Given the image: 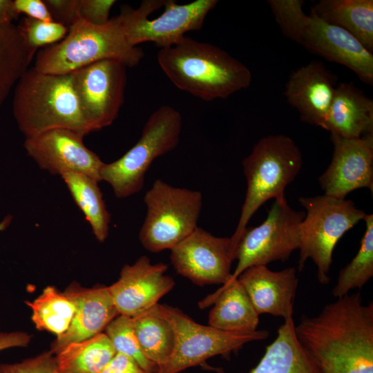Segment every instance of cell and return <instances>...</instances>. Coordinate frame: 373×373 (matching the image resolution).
Segmentation results:
<instances>
[{
	"label": "cell",
	"instance_id": "cell-15",
	"mask_svg": "<svg viewBox=\"0 0 373 373\" xmlns=\"http://www.w3.org/2000/svg\"><path fill=\"white\" fill-rule=\"evenodd\" d=\"M84 135L68 128H55L26 137L24 148L38 166L52 174H84L100 182L104 163L83 142Z\"/></svg>",
	"mask_w": 373,
	"mask_h": 373
},
{
	"label": "cell",
	"instance_id": "cell-3",
	"mask_svg": "<svg viewBox=\"0 0 373 373\" xmlns=\"http://www.w3.org/2000/svg\"><path fill=\"white\" fill-rule=\"evenodd\" d=\"M12 113L26 138L55 128H68L84 135L92 132L83 116L71 73L28 69L15 85Z\"/></svg>",
	"mask_w": 373,
	"mask_h": 373
},
{
	"label": "cell",
	"instance_id": "cell-25",
	"mask_svg": "<svg viewBox=\"0 0 373 373\" xmlns=\"http://www.w3.org/2000/svg\"><path fill=\"white\" fill-rule=\"evenodd\" d=\"M115 354L108 336L101 332L68 345L55 356L60 373H101Z\"/></svg>",
	"mask_w": 373,
	"mask_h": 373
},
{
	"label": "cell",
	"instance_id": "cell-4",
	"mask_svg": "<svg viewBox=\"0 0 373 373\" xmlns=\"http://www.w3.org/2000/svg\"><path fill=\"white\" fill-rule=\"evenodd\" d=\"M143 57L142 50L127 41L118 15L103 25L79 19L61 41L37 53L33 67L41 73L64 75L106 59L133 67Z\"/></svg>",
	"mask_w": 373,
	"mask_h": 373
},
{
	"label": "cell",
	"instance_id": "cell-2",
	"mask_svg": "<svg viewBox=\"0 0 373 373\" xmlns=\"http://www.w3.org/2000/svg\"><path fill=\"white\" fill-rule=\"evenodd\" d=\"M157 59L177 88L204 101L225 99L251 82V73L241 61L218 46L185 36L160 48Z\"/></svg>",
	"mask_w": 373,
	"mask_h": 373
},
{
	"label": "cell",
	"instance_id": "cell-24",
	"mask_svg": "<svg viewBox=\"0 0 373 373\" xmlns=\"http://www.w3.org/2000/svg\"><path fill=\"white\" fill-rule=\"evenodd\" d=\"M310 14L343 29L373 52L372 0H321Z\"/></svg>",
	"mask_w": 373,
	"mask_h": 373
},
{
	"label": "cell",
	"instance_id": "cell-26",
	"mask_svg": "<svg viewBox=\"0 0 373 373\" xmlns=\"http://www.w3.org/2000/svg\"><path fill=\"white\" fill-rule=\"evenodd\" d=\"M73 200L90 223L97 240L104 242L108 237L111 216L98 182L79 173L68 172L61 175Z\"/></svg>",
	"mask_w": 373,
	"mask_h": 373
},
{
	"label": "cell",
	"instance_id": "cell-38",
	"mask_svg": "<svg viewBox=\"0 0 373 373\" xmlns=\"http://www.w3.org/2000/svg\"><path fill=\"white\" fill-rule=\"evenodd\" d=\"M31 336L23 332H0V351L18 347H26L30 343Z\"/></svg>",
	"mask_w": 373,
	"mask_h": 373
},
{
	"label": "cell",
	"instance_id": "cell-36",
	"mask_svg": "<svg viewBox=\"0 0 373 373\" xmlns=\"http://www.w3.org/2000/svg\"><path fill=\"white\" fill-rule=\"evenodd\" d=\"M14 7L17 12L25 14L27 17L46 21H53L44 0H15Z\"/></svg>",
	"mask_w": 373,
	"mask_h": 373
},
{
	"label": "cell",
	"instance_id": "cell-29",
	"mask_svg": "<svg viewBox=\"0 0 373 373\" xmlns=\"http://www.w3.org/2000/svg\"><path fill=\"white\" fill-rule=\"evenodd\" d=\"M26 304L32 310V321L39 330L59 337L69 328L75 312L74 303L53 286L46 287L34 300Z\"/></svg>",
	"mask_w": 373,
	"mask_h": 373
},
{
	"label": "cell",
	"instance_id": "cell-33",
	"mask_svg": "<svg viewBox=\"0 0 373 373\" xmlns=\"http://www.w3.org/2000/svg\"><path fill=\"white\" fill-rule=\"evenodd\" d=\"M0 373H60L50 350L19 363L0 364Z\"/></svg>",
	"mask_w": 373,
	"mask_h": 373
},
{
	"label": "cell",
	"instance_id": "cell-11",
	"mask_svg": "<svg viewBox=\"0 0 373 373\" xmlns=\"http://www.w3.org/2000/svg\"><path fill=\"white\" fill-rule=\"evenodd\" d=\"M155 309L172 327L173 352L156 373H180L217 355L227 356L245 344L268 337L267 330L251 332H224L195 322L178 308L157 303Z\"/></svg>",
	"mask_w": 373,
	"mask_h": 373
},
{
	"label": "cell",
	"instance_id": "cell-1",
	"mask_svg": "<svg viewBox=\"0 0 373 373\" xmlns=\"http://www.w3.org/2000/svg\"><path fill=\"white\" fill-rule=\"evenodd\" d=\"M295 332L322 373H373V303L363 305L360 292L303 316Z\"/></svg>",
	"mask_w": 373,
	"mask_h": 373
},
{
	"label": "cell",
	"instance_id": "cell-39",
	"mask_svg": "<svg viewBox=\"0 0 373 373\" xmlns=\"http://www.w3.org/2000/svg\"><path fill=\"white\" fill-rule=\"evenodd\" d=\"M19 14L15 9L13 1L0 0V29L12 23Z\"/></svg>",
	"mask_w": 373,
	"mask_h": 373
},
{
	"label": "cell",
	"instance_id": "cell-13",
	"mask_svg": "<svg viewBox=\"0 0 373 373\" xmlns=\"http://www.w3.org/2000/svg\"><path fill=\"white\" fill-rule=\"evenodd\" d=\"M126 66L106 59L71 73L83 116L92 131L110 126L124 102Z\"/></svg>",
	"mask_w": 373,
	"mask_h": 373
},
{
	"label": "cell",
	"instance_id": "cell-31",
	"mask_svg": "<svg viewBox=\"0 0 373 373\" xmlns=\"http://www.w3.org/2000/svg\"><path fill=\"white\" fill-rule=\"evenodd\" d=\"M105 331L116 353L131 357L146 372L156 373L157 366L144 356L140 348L131 318L118 315L107 325Z\"/></svg>",
	"mask_w": 373,
	"mask_h": 373
},
{
	"label": "cell",
	"instance_id": "cell-19",
	"mask_svg": "<svg viewBox=\"0 0 373 373\" xmlns=\"http://www.w3.org/2000/svg\"><path fill=\"white\" fill-rule=\"evenodd\" d=\"M64 293L74 303L75 312L68 330L51 345L50 351L55 354L70 343L102 332L119 315L108 287L86 288L75 282Z\"/></svg>",
	"mask_w": 373,
	"mask_h": 373
},
{
	"label": "cell",
	"instance_id": "cell-8",
	"mask_svg": "<svg viewBox=\"0 0 373 373\" xmlns=\"http://www.w3.org/2000/svg\"><path fill=\"white\" fill-rule=\"evenodd\" d=\"M298 202L306 210L300 224L298 269L302 271L307 259L311 258L317 267L318 281L327 284L336 243L347 231L363 220L366 213L350 200L325 194L301 196Z\"/></svg>",
	"mask_w": 373,
	"mask_h": 373
},
{
	"label": "cell",
	"instance_id": "cell-12",
	"mask_svg": "<svg viewBox=\"0 0 373 373\" xmlns=\"http://www.w3.org/2000/svg\"><path fill=\"white\" fill-rule=\"evenodd\" d=\"M305 215L303 211L293 209L285 195L274 199L265 220L245 230L236 250V267L226 284L250 267L288 260L298 249L300 224Z\"/></svg>",
	"mask_w": 373,
	"mask_h": 373
},
{
	"label": "cell",
	"instance_id": "cell-35",
	"mask_svg": "<svg viewBox=\"0 0 373 373\" xmlns=\"http://www.w3.org/2000/svg\"><path fill=\"white\" fill-rule=\"evenodd\" d=\"M114 0H81V19L94 24L103 25L109 21Z\"/></svg>",
	"mask_w": 373,
	"mask_h": 373
},
{
	"label": "cell",
	"instance_id": "cell-10",
	"mask_svg": "<svg viewBox=\"0 0 373 373\" xmlns=\"http://www.w3.org/2000/svg\"><path fill=\"white\" fill-rule=\"evenodd\" d=\"M217 0H195L178 4L173 0H144L135 9L124 6L119 15L133 46L153 42L160 48L177 44L189 31L200 30Z\"/></svg>",
	"mask_w": 373,
	"mask_h": 373
},
{
	"label": "cell",
	"instance_id": "cell-23",
	"mask_svg": "<svg viewBox=\"0 0 373 373\" xmlns=\"http://www.w3.org/2000/svg\"><path fill=\"white\" fill-rule=\"evenodd\" d=\"M249 373H322L317 363L299 342L293 318L285 320L276 338Z\"/></svg>",
	"mask_w": 373,
	"mask_h": 373
},
{
	"label": "cell",
	"instance_id": "cell-9",
	"mask_svg": "<svg viewBox=\"0 0 373 373\" xmlns=\"http://www.w3.org/2000/svg\"><path fill=\"white\" fill-rule=\"evenodd\" d=\"M144 202L146 214L139 240L150 252L171 250L198 227L202 206L199 191L175 187L157 179L146 192Z\"/></svg>",
	"mask_w": 373,
	"mask_h": 373
},
{
	"label": "cell",
	"instance_id": "cell-32",
	"mask_svg": "<svg viewBox=\"0 0 373 373\" xmlns=\"http://www.w3.org/2000/svg\"><path fill=\"white\" fill-rule=\"evenodd\" d=\"M17 26L32 59L39 48L59 42L69 30L68 27L54 21H46L27 17L23 18Z\"/></svg>",
	"mask_w": 373,
	"mask_h": 373
},
{
	"label": "cell",
	"instance_id": "cell-22",
	"mask_svg": "<svg viewBox=\"0 0 373 373\" xmlns=\"http://www.w3.org/2000/svg\"><path fill=\"white\" fill-rule=\"evenodd\" d=\"M214 304L209 314V325L230 332L256 330L259 315L244 287L236 279L222 285L199 303L200 308Z\"/></svg>",
	"mask_w": 373,
	"mask_h": 373
},
{
	"label": "cell",
	"instance_id": "cell-16",
	"mask_svg": "<svg viewBox=\"0 0 373 373\" xmlns=\"http://www.w3.org/2000/svg\"><path fill=\"white\" fill-rule=\"evenodd\" d=\"M334 152L331 162L319 177L324 194L345 199L352 191L367 188L373 191V133L346 139L331 133Z\"/></svg>",
	"mask_w": 373,
	"mask_h": 373
},
{
	"label": "cell",
	"instance_id": "cell-14",
	"mask_svg": "<svg viewBox=\"0 0 373 373\" xmlns=\"http://www.w3.org/2000/svg\"><path fill=\"white\" fill-rule=\"evenodd\" d=\"M235 258L230 238L213 236L199 227L172 248L170 255L175 270L200 286L226 284Z\"/></svg>",
	"mask_w": 373,
	"mask_h": 373
},
{
	"label": "cell",
	"instance_id": "cell-40",
	"mask_svg": "<svg viewBox=\"0 0 373 373\" xmlns=\"http://www.w3.org/2000/svg\"><path fill=\"white\" fill-rule=\"evenodd\" d=\"M11 219L6 216L1 222H0V231L6 229L11 222Z\"/></svg>",
	"mask_w": 373,
	"mask_h": 373
},
{
	"label": "cell",
	"instance_id": "cell-5",
	"mask_svg": "<svg viewBox=\"0 0 373 373\" xmlns=\"http://www.w3.org/2000/svg\"><path fill=\"white\" fill-rule=\"evenodd\" d=\"M283 34L325 59L345 66L373 85V55L343 29L305 14L303 0L267 1Z\"/></svg>",
	"mask_w": 373,
	"mask_h": 373
},
{
	"label": "cell",
	"instance_id": "cell-7",
	"mask_svg": "<svg viewBox=\"0 0 373 373\" xmlns=\"http://www.w3.org/2000/svg\"><path fill=\"white\" fill-rule=\"evenodd\" d=\"M182 126V115L177 109L169 105L156 109L146 120L137 143L118 160L104 163L101 181L108 183L118 198L140 192L152 162L177 147Z\"/></svg>",
	"mask_w": 373,
	"mask_h": 373
},
{
	"label": "cell",
	"instance_id": "cell-18",
	"mask_svg": "<svg viewBox=\"0 0 373 373\" xmlns=\"http://www.w3.org/2000/svg\"><path fill=\"white\" fill-rule=\"evenodd\" d=\"M335 82V76L323 63L313 61L290 74L284 95L303 122L324 128Z\"/></svg>",
	"mask_w": 373,
	"mask_h": 373
},
{
	"label": "cell",
	"instance_id": "cell-21",
	"mask_svg": "<svg viewBox=\"0 0 373 373\" xmlns=\"http://www.w3.org/2000/svg\"><path fill=\"white\" fill-rule=\"evenodd\" d=\"M325 130L346 139L373 133V101L352 82L336 86Z\"/></svg>",
	"mask_w": 373,
	"mask_h": 373
},
{
	"label": "cell",
	"instance_id": "cell-34",
	"mask_svg": "<svg viewBox=\"0 0 373 373\" xmlns=\"http://www.w3.org/2000/svg\"><path fill=\"white\" fill-rule=\"evenodd\" d=\"M52 20L68 28L81 19V0H44Z\"/></svg>",
	"mask_w": 373,
	"mask_h": 373
},
{
	"label": "cell",
	"instance_id": "cell-27",
	"mask_svg": "<svg viewBox=\"0 0 373 373\" xmlns=\"http://www.w3.org/2000/svg\"><path fill=\"white\" fill-rule=\"evenodd\" d=\"M131 319L143 354L159 369L167 361L174 347L175 334L172 327L158 314L155 305Z\"/></svg>",
	"mask_w": 373,
	"mask_h": 373
},
{
	"label": "cell",
	"instance_id": "cell-6",
	"mask_svg": "<svg viewBox=\"0 0 373 373\" xmlns=\"http://www.w3.org/2000/svg\"><path fill=\"white\" fill-rule=\"evenodd\" d=\"M303 157L298 146L289 136L262 137L243 159L247 191L236 229L230 237L233 248L257 210L270 199L284 195L285 188L298 174Z\"/></svg>",
	"mask_w": 373,
	"mask_h": 373
},
{
	"label": "cell",
	"instance_id": "cell-28",
	"mask_svg": "<svg viewBox=\"0 0 373 373\" xmlns=\"http://www.w3.org/2000/svg\"><path fill=\"white\" fill-rule=\"evenodd\" d=\"M31 61L18 26L12 23L0 29V107Z\"/></svg>",
	"mask_w": 373,
	"mask_h": 373
},
{
	"label": "cell",
	"instance_id": "cell-30",
	"mask_svg": "<svg viewBox=\"0 0 373 373\" xmlns=\"http://www.w3.org/2000/svg\"><path fill=\"white\" fill-rule=\"evenodd\" d=\"M365 230L359 249L352 260L338 275L332 294L336 298L348 294L353 289H361L373 276V215L363 218Z\"/></svg>",
	"mask_w": 373,
	"mask_h": 373
},
{
	"label": "cell",
	"instance_id": "cell-17",
	"mask_svg": "<svg viewBox=\"0 0 373 373\" xmlns=\"http://www.w3.org/2000/svg\"><path fill=\"white\" fill-rule=\"evenodd\" d=\"M167 269L163 262L152 264L146 256L125 265L119 279L108 287L119 315L133 318L156 305L175 285L165 274Z\"/></svg>",
	"mask_w": 373,
	"mask_h": 373
},
{
	"label": "cell",
	"instance_id": "cell-37",
	"mask_svg": "<svg viewBox=\"0 0 373 373\" xmlns=\"http://www.w3.org/2000/svg\"><path fill=\"white\" fill-rule=\"evenodd\" d=\"M101 373H149L131 357L116 353Z\"/></svg>",
	"mask_w": 373,
	"mask_h": 373
},
{
	"label": "cell",
	"instance_id": "cell-20",
	"mask_svg": "<svg viewBox=\"0 0 373 373\" xmlns=\"http://www.w3.org/2000/svg\"><path fill=\"white\" fill-rule=\"evenodd\" d=\"M237 279L244 287L258 315L269 314L285 320L293 318L298 287L294 267L274 271L267 265H255L243 271Z\"/></svg>",
	"mask_w": 373,
	"mask_h": 373
}]
</instances>
